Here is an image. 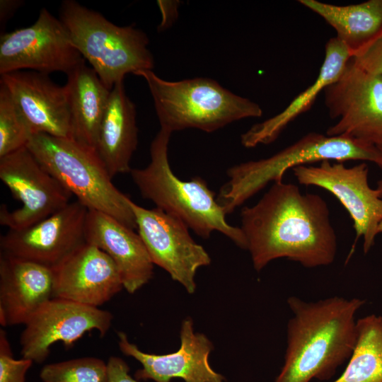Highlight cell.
Returning <instances> with one entry per match:
<instances>
[{"label": "cell", "instance_id": "1", "mask_svg": "<svg viewBox=\"0 0 382 382\" xmlns=\"http://www.w3.org/2000/svg\"><path fill=\"white\" fill-rule=\"evenodd\" d=\"M241 226L253 267L261 271L287 258L308 268L327 266L337 253V237L325 201L299 187L273 183L254 205L241 211Z\"/></svg>", "mask_w": 382, "mask_h": 382}, {"label": "cell", "instance_id": "2", "mask_svg": "<svg viewBox=\"0 0 382 382\" xmlns=\"http://www.w3.org/2000/svg\"><path fill=\"white\" fill-rule=\"evenodd\" d=\"M287 303L293 316L286 327L284 362L274 382L330 379L352 354L355 314L365 301L332 296L306 302L290 296Z\"/></svg>", "mask_w": 382, "mask_h": 382}, {"label": "cell", "instance_id": "3", "mask_svg": "<svg viewBox=\"0 0 382 382\" xmlns=\"http://www.w3.org/2000/svg\"><path fill=\"white\" fill-rule=\"evenodd\" d=\"M171 134L161 128L150 145L149 163L143 168H132L129 173L142 197L180 219L199 237L208 238L218 231L247 250L241 228L226 221V214L207 182L198 176L182 180L173 172L168 160Z\"/></svg>", "mask_w": 382, "mask_h": 382}, {"label": "cell", "instance_id": "4", "mask_svg": "<svg viewBox=\"0 0 382 382\" xmlns=\"http://www.w3.org/2000/svg\"><path fill=\"white\" fill-rule=\"evenodd\" d=\"M134 74L144 78L148 85L161 128L171 132L194 128L209 133L233 122L262 115L257 103L210 78L169 81L152 70Z\"/></svg>", "mask_w": 382, "mask_h": 382}, {"label": "cell", "instance_id": "5", "mask_svg": "<svg viewBox=\"0 0 382 382\" xmlns=\"http://www.w3.org/2000/svg\"><path fill=\"white\" fill-rule=\"evenodd\" d=\"M59 19L74 46L110 90L127 74L154 69L148 36L134 25H117L73 0L62 3Z\"/></svg>", "mask_w": 382, "mask_h": 382}, {"label": "cell", "instance_id": "6", "mask_svg": "<svg viewBox=\"0 0 382 382\" xmlns=\"http://www.w3.org/2000/svg\"><path fill=\"white\" fill-rule=\"evenodd\" d=\"M376 146L347 137H329L311 132L275 154L257 161L241 163L229 168L228 181L216 199L226 214H231L270 183L283 181L286 170L325 160H348L378 163Z\"/></svg>", "mask_w": 382, "mask_h": 382}, {"label": "cell", "instance_id": "7", "mask_svg": "<svg viewBox=\"0 0 382 382\" xmlns=\"http://www.w3.org/2000/svg\"><path fill=\"white\" fill-rule=\"evenodd\" d=\"M26 147L88 209L107 214L137 229L130 198L114 185L96 151L71 139L44 133L34 134Z\"/></svg>", "mask_w": 382, "mask_h": 382}, {"label": "cell", "instance_id": "8", "mask_svg": "<svg viewBox=\"0 0 382 382\" xmlns=\"http://www.w3.org/2000/svg\"><path fill=\"white\" fill-rule=\"evenodd\" d=\"M331 118L326 135L347 137L372 145L382 143V76L351 58L340 76L324 89Z\"/></svg>", "mask_w": 382, "mask_h": 382}, {"label": "cell", "instance_id": "9", "mask_svg": "<svg viewBox=\"0 0 382 382\" xmlns=\"http://www.w3.org/2000/svg\"><path fill=\"white\" fill-rule=\"evenodd\" d=\"M0 179L20 208L0 207V224L21 230L45 219L70 202L69 192L25 146L0 158Z\"/></svg>", "mask_w": 382, "mask_h": 382}, {"label": "cell", "instance_id": "10", "mask_svg": "<svg viewBox=\"0 0 382 382\" xmlns=\"http://www.w3.org/2000/svg\"><path fill=\"white\" fill-rule=\"evenodd\" d=\"M83 61L62 22L45 8L30 26L1 36V76L24 69L67 75Z\"/></svg>", "mask_w": 382, "mask_h": 382}, {"label": "cell", "instance_id": "11", "mask_svg": "<svg viewBox=\"0 0 382 382\" xmlns=\"http://www.w3.org/2000/svg\"><path fill=\"white\" fill-rule=\"evenodd\" d=\"M130 207L138 233L153 263L193 294L197 270L211 263L208 253L194 241L187 226L178 218L157 207L146 209L132 200Z\"/></svg>", "mask_w": 382, "mask_h": 382}, {"label": "cell", "instance_id": "12", "mask_svg": "<svg viewBox=\"0 0 382 382\" xmlns=\"http://www.w3.org/2000/svg\"><path fill=\"white\" fill-rule=\"evenodd\" d=\"M291 170L300 184L322 187L338 199L353 220L356 241L362 237L364 252L368 253L382 221V198L369 184L367 164L347 167L343 162L325 160L316 166L301 165Z\"/></svg>", "mask_w": 382, "mask_h": 382}, {"label": "cell", "instance_id": "13", "mask_svg": "<svg viewBox=\"0 0 382 382\" xmlns=\"http://www.w3.org/2000/svg\"><path fill=\"white\" fill-rule=\"evenodd\" d=\"M112 318L110 311L53 297L24 325L20 337L22 357L40 364L48 357L51 346L57 342L71 347L92 330L105 336Z\"/></svg>", "mask_w": 382, "mask_h": 382}, {"label": "cell", "instance_id": "14", "mask_svg": "<svg viewBox=\"0 0 382 382\" xmlns=\"http://www.w3.org/2000/svg\"><path fill=\"white\" fill-rule=\"evenodd\" d=\"M88 209L78 200L45 219L1 236V253L54 268L86 241Z\"/></svg>", "mask_w": 382, "mask_h": 382}, {"label": "cell", "instance_id": "15", "mask_svg": "<svg viewBox=\"0 0 382 382\" xmlns=\"http://www.w3.org/2000/svg\"><path fill=\"white\" fill-rule=\"evenodd\" d=\"M118 345L125 355L137 360L142 368L135 373L137 380L170 382L179 378L185 382H224V377L216 372L209 362L213 344L204 334L195 332L192 318H185L180 331V347L174 352L154 354L142 352L129 342L127 335L118 332Z\"/></svg>", "mask_w": 382, "mask_h": 382}, {"label": "cell", "instance_id": "16", "mask_svg": "<svg viewBox=\"0 0 382 382\" xmlns=\"http://www.w3.org/2000/svg\"><path fill=\"white\" fill-rule=\"evenodd\" d=\"M54 297L98 307L123 287L119 270L104 251L86 242L53 268Z\"/></svg>", "mask_w": 382, "mask_h": 382}, {"label": "cell", "instance_id": "17", "mask_svg": "<svg viewBox=\"0 0 382 382\" xmlns=\"http://www.w3.org/2000/svg\"><path fill=\"white\" fill-rule=\"evenodd\" d=\"M27 120L33 134L71 138L70 115L66 86L54 83L48 74L18 71L1 76Z\"/></svg>", "mask_w": 382, "mask_h": 382}, {"label": "cell", "instance_id": "18", "mask_svg": "<svg viewBox=\"0 0 382 382\" xmlns=\"http://www.w3.org/2000/svg\"><path fill=\"white\" fill-rule=\"evenodd\" d=\"M86 241L104 251L116 265L124 289L134 294L147 284L154 263L139 233L114 217L88 210Z\"/></svg>", "mask_w": 382, "mask_h": 382}, {"label": "cell", "instance_id": "19", "mask_svg": "<svg viewBox=\"0 0 382 382\" xmlns=\"http://www.w3.org/2000/svg\"><path fill=\"white\" fill-rule=\"evenodd\" d=\"M52 268L1 253L0 324L25 325L54 297Z\"/></svg>", "mask_w": 382, "mask_h": 382}, {"label": "cell", "instance_id": "20", "mask_svg": "<svg viewBox=\"0 0 382 382\" xmlns=\"http://www.w3.org/2000/svg\"><path fill=\"white\" fill-rule=\"evenodd\" d=\"M138 144L136 107L126 94L123 81L110 91L100 124L96 152L110 176L129 173Z\"/></svg>", "mask_w": 382, "mask_h": 382}, {"label": "cell", "instance_id": "21", "mask_svg": "<svg viewBox=\"0 0 382 382\" xmlns=\"http://www.w3.org/2000/svg\"><path fill=\"white\" fill-rule=\"evenodd\" d=\"M325 50L324 61L315 81L294 98L282 112L253 125L242 134L241 142L243 146L253 148L275 141L286 127L308 110L318 96L340 76L352 58L348 50L336 37L327 42Z\"/></svg>", "mask_w": 382, "mask_h": 382}, {"label": "cell", "instance_id": "22", "mask_svg": "<svg viewBox=\"0 0 382 382\" xmlns=\"http://www.w3.org/2000/svg\"><path fill=\"white\" fill-rule=\"evenodd\" d=\"M71 139L96 151L110 91L85 61L67 74Z\"/></svg>", "mask_w": 382, "mask_h": 382}, {"label": "cell", "instance_id": "23", "mask_svg": "<svg viewBox=\"0 0 382 382\" xmlns=\"http://www.w3.org/2000/svg\"><path fill=\"white\" fill-rule=\"evenodd\" d=\"M299 2L322 17L336 31L354 58L382 36V0L337 6L317 0Z\"/></svg>", "mask_w": 382, "mask_h": 382}, {"label": "cell", "instance_id": "24", "mask_svg": "<svg viewBox=\"0 0 382 382\" xmlns=\"http://www.w3.org/2000/svg\"><path fill=\"white\" fill-rule=\"evenodd\" d=\"M333 382H382V316L357 320V339L349 363Z\"/></svg>", "mask_w": 382, "mask_h": 382}, {"label": "cell", "instance_id": "25", "mask_svg": "<svg viewBox=\"0 0 382 382\" xmlns=\"http://www.w3.org/2000/svg\"><path fill=\"white\" fill-rule=\"evenodd\" d=\"M33 135L9 91L0 83V158L25 147Z\"/></svg>", "mask_w": 382, "mask_h": 382}, {"label": "cell", "instance_id": "26", "mask_svg": "<svg viewBox=\"0 0 382 382\" xmlns=\"http://www.w3.org/2000/svg\"><path fill=\"white\" fill-rule=\"evenodd\" d=\"M40 376L43 382H109L107 364L91 357L47 364Z\"/></svg>", "mask_w": 382, "mask_h": 382}, {"label": "cell", "instance_id": "27", "mask_svg": "<svg viewBox=\"0 0 382 382\" xmlns=\"http://www.w3.org/2000/svg\"><path fill=\"white\" fill-rule=\"evenodd\" d=\"M33 361L13 358L4 330H0V382H25V374Z\"/></svg>", "mask_w": 382, "mask_h": 382}, {"label": "cell", "instance_id": "28", "mask_svg": "<svg viewBox=\"0 0 382 382\" xmlns=\"http://www.w3.org/2000/svg\"><path fill=\"white\" fill-rule=\"evenodd\" d=\"M352 59L363 69L382 76V36L362 53Z\"/></svg>", "mask_w": 382, "mask_h": 382}, {"label": "cell", "instance_id": "29", "mask_svg": "<svg viewBox=\"0 0 382 382\" xmlns=\"http://www.w3.org/2000/svg\"><path fill=\"white\" fill-rule=\"evenodd\" d=\"M107 365L109 382H138L129 375V367L122 359L110 357Z\"/></svg>", "mask_w": 382, "mask_h": 382}, {"label": "cell", "instance_id": "30", "mask_svg": "<svg viewBox=\"0 0 382 382\" xmlns=\"http://www.w3.org/2000/svg\"><path fill=\"white\" fill-rule=\"evenodd\" d=\"M157 4L162 15L161 22L158 27V30L162 31L169 28L175 21L180 2L178 1L158 0Z\"/></svg>", "mask_w": 382, "mask_h": 382}, {"label": "cell", "instance_id": "31", "mask_svg": "<svg viewBox=\"0 0 382 382\" xmlns=\"http://www.w3.org/2000/svg\"><path fill=\"white\" fill-rule=\"evenodd\" d=\"M22 1L16 0L0 1V22L1 27L4 26L6 21L14 14L15 11L21 6Z\"/></svg>", "mask_w": 382, "mask_h": 382}, {"label": "cell", "instance_id": "32", "mask_svg": "<svg viewBox=\"0 0 382 382\" xmlns=\"http://www.w3.org/2000/svg\"><path fill=\"white\" fill-rule=\"evenodd\" d=\"M376 147L379 154V160L378 163H376V165L379 167V168L381 170V177L377 183V186L376 189L378 192L380 197L382 198V143L376 145Z\"/></svg>", "mask_w": 382, "mask_h": 382}, {"label": "cell", "instance_id": "33", "mask_svg": "<svg viewBox=\"0 0 382 382\" xmlns=\"http://www.w3.org/2000/svg\"><path fill=\"white\" fill-rule=\"evenodd\" d=\"M382 233V221L380 222L378 226V233Z\"/></svg>", "mask_w": 382, "mask_h": 382}]
</instances>
